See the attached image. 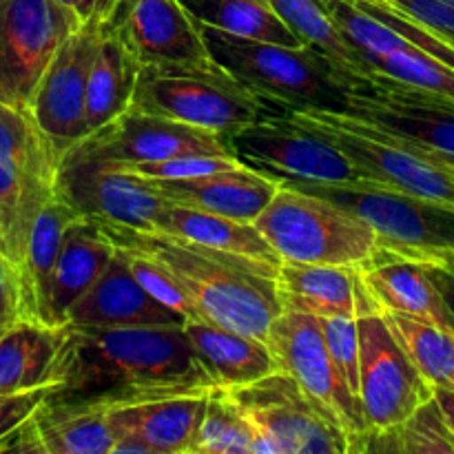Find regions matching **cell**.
<instances>
[{
  "instance_id": "obj_1",
  "label": "cell",
  "mask_w": 454,
  "mask_h": 454,
  "mask_svg": "<svg viewBox=\"0 0 454 454\" xmlns=\"http://www.w3.org/2000/svg\"><path fill=\"white\" fill-rule=\"evenodd\" d=\"M211 388L184 326H69L56 393L114 408Z\"/></svg>"
},
{
  "instance_id": "obj_2",
  "label": "cell",
  "mask_w": 454,
  "mask_h": 454,
  "mask_svg": "<svg viewBox=\"0 0 454 454\" xmlns=\"http://www.w3.org/2000/svg\"><path fill=\"white\" fill-rule=\"evenodd\" d=\"M105 229L115 244L140 248L167 264L193 301L198 319L266 340L273 319L284 310L278 291L279 266L158 231Z\"/></svg>"
},
{
  "instance_id": "obj_3",
  "label": "cell",
  "mask_w": 454,
  "mask_h": 454,
  "mask_svg": "<svg viewBox=\"0 0 454 454\" xmlns=\"http://www.w3.org/2000/svg\"><path fill=\"white\" fill-rule=\"evenodd\" d=\"M200 27L213 60L266 102L286 111H346L350 78L315 49L239 38L202 22Z\"/></svg>"
},
{
  "instance_id": "obj_4",
  "label": "cell",
  "mask_w": 454,
  "mask_h": 454,
  "mask_svg": "<svg viewBox=\"0 0 454 454\" xmlns=\"http://www.w3.org/2000/svg\"><path fill=\"white\" fill-rule=\"evenodd\" d=\"M255 226L282 262L362 269L377 255V235L340 204L282 182Z\"/></svg>"
},
{
  "instance_id": "obj_5",
  "label": "cell",
  "mask_w": 454,
  "mask_h": 454,
  "mask_svg": "<svg viewBox=\"0 0 454 454\" xmlns=\"http://www.w3.org/2000/svg\"><path fill=\"white\" fill-rule=\"evenodd\" d=\"M131 106L224 136L270 115L264 98L213 58L140 67Z\"/></svg>"
},
{
  "instance_id": "obj_6",
  "label": "cell",
  "mask_w": 454,
  "mask_h": 454,
  "mask_svg": "<svg viewBox=\"0 0 454 454\" xmlns=\"http://www.w3.org/2000/svg\"><path fill=\"white\" fill-rule=\"evenodd\" d=\"M284 118L326 137L368 177L399 193L454 208V167L344 111L288 109Z\"/></svg>"
},
{
  "instance_id": "obj_7",
  "label": "cell",
  "mask_w": 454,
  "mask_h": 454,
  "mask_svg": "<svg viewBox=\"0 0 454 454\" xmlns=\"http://www.w3.org/2000/svg\"><path fill=\"white\" fill-rule=\"evenodd\" d=\"M60 155L31 111L0 102V251L18 270L34 222L56 198Z\"/></svg>"
},
{
  "instance_id": "obj_8",
  "label": "cell",
  "mask_w": 454,
  "mask_h": 454,
  "mask_svg": "<svg viewBox=\"0 0 454 454\" xmlns=\"http://www.w3.org/2000/svg\"><path fill=\"white\" fill-rule=\"evenodd\" d=\"M362 217L377 235V253L454 269V208L390 189L288 182Z\"/></svg>"
},
{
  "instance_id": "obj_9",
  "label": "cell",
  "mask_w": 454,
  "mask_h": 454,
  "mask_svg": "<svg viewBox=\"0 0 454 454\" xmlns=\"http://www.w3.org/2000/svg\"><path fill=\"white\" fill-rule=\"evenodd\" d=\"M359 402L368 433L393 428L434 397V388L417 371L395 340L384 313L372 301L359 275Z\"/></svg>"
},
{
  "instance_id": "obj_10",
  "label": "cell",
  "mask_w": 454,
  "mask_h": 454,
  "mask_svg": "<svg viewBox=\"0 0 454 454\" xmlns=\"http://www.w3.org/2000/svg\"><path fill=\"white\" fill-rule=\"evenodd\" d=\"M235 158L279 182L341 184L357 189H386L368 177L333 142L293 120H257L229 133Z\"/></svg>"
},
{
  "instance_id": "obj_11",
  "label": "cell",
  "mask_w": 454,
  "mask_h": 454,
  "mask_svg": "<svg viewBox=\"0 0 454 454\" xmlns=\"http://www.w3.org/2000/svg\"><path fill=\"white\" fill-rule=\"evenodd\" d=\"M266 341L279 371L291 375L328 421L341 430L348 439L350 452H362L368 434L362 402L333 364L319 317L300 310H282L270 324Z\"/></svg>"
},
{
  "instance_id": "obj_12",
  "label": "cell",
  "mask_w": 454,
  "mask_h": 454,
  "mask_svg": "<svg viewBox=\"0 0 454 454\" xmlns=\"http://www.w3.org/2000/svg\"><path fill=\"white\" fill-rule=\"evenodd\" d=\"M226 393L255 428L262 454H350L348 439L286 372Z\"/></svg>"
},
{
  "instance_id": "obj_13",
  "label": "cell",
  "mask_w": 454,
  "mask_h": 454,
  "mask_svg": "<svg viewBox=\"0 0 454 454\" xmlns=\"http://www.w3.org/2000/svg\"><path fill=\"white\" fill-rule=\"evenodd\" d=\"M80 27L60 0H0V102L31 111L44 71Z\"/></svg>"
},
{
  "instance_id": "obj_14",
  "label": "cell",
  "mask_w": 454,
  "mask_h": 454,
  "mask_svg": "<svg viewBox=\"0 0 454 454\" xmlns=\"http://www.w3.org/2000/svg\"><path fill=\"white\" fill-rule=\"evenodd\" d=\"M56 193L80 217L136 231H153L155 215L167 204L145 177L122 171L82 140L62 151Z\"/></svg>"
},
{
  "instance_id": "obj_15",
  "label": "cell",
  "mask_w": 454,
  "mask_h": 454,
  "mask_svg": "<svg viewBox=\"0 0 454 454\" xmlns=\"http://www.w3.org/2000/svg\"><path fill=\"white\" fill-rule=\"evenodd\" d=\"M344 114L454 167V100L372 75L348 91Z\"/></svg>"
},
{
  "instance_id": "obj_16",
  "label": "cell",
  "mask_w": 454,
  "mask_h": 454,
  "mask_svg": "<svg viewBox=\"0 0 454 454\" xmlns=\"http://www.w3.org/2000/svg\"><path fill=\"white\" fill-rule=\"evenodd\" d=\"M105 22H87L69 35L44 71L31 115L60 151L89 136L87 91Z\"/></svg>"
},
{
  "instance_id": "obj_17",
  "label": "cell",
  "mask_w": 454,
  "mask_h": 454,
  "mask_svg": "<svg viewBox=\"0 0 454 454\" xmlns=\"http://www.w3.org/2000/svg\"><path fill=\"white\" fill-rule=\"evenodd\" d=\"M105 29L140 67L213 58L202 27L184 0H120Z\"/></svg>"
},
{
  "instance_id": "obj_18",
  "label": "cell",
  "mask_w": 454,
  "mask_h": 454,
  "mask_svg": "<svg viewBox=\"0 0 454 454\" xmlns=\"http://www.w3.org/2000/svg\"><path fill=\"white\" fill-rule=\"evenodd\" d=\"M82 142L100 158L120 164L155 162L177 155H233L224 133L133 106Z\"/></svg>"
},
{
  "instance_id": "obj_19",
  "label": "cell",
  "mask_w": 454,
  "mask_h": 454,
  "mask_svg": "<svg viewBox=\"0 0 454 454\" xmlns=\"http://www.w3.org/2000/svg\"><path fill=\"white\" fill-rule=\"evenodd\" d=\"M211 390L114 406V454H193Z\"/></svg>"
},
{
  "instance_id": "obj_20",
  "label": "cell",
  "mask_w": 454,
  "mask_h": 454,
  "mask_svg": "<svg viewBox=\"0 0 454 454\" xmlns=\"http://www.w3.org/2000/svg\"><path fill=\"white\" fill-rule=\"evenodd\" d=\"M184 315L164 306L137 282L127 255L118 247L100 279L69 310L65 326L115 331V328L184 326Z\"/></svg>"
},
{
  "instance_id": "obj_21",
  "label": "cell",
  "mask_w": 454,
  "mask_h": 454,
  "mask_svg": "<svg viewBox=\"0 0 454 454\" xmlns=\"http://www.w3.org/2000/svg\"><path fill=\"white\" fill-rule=\"evenodd\" d=\"M146 182L167 202L244 222H255L282 186L279 180L244 162L207 176Z\"/></svg>"
},
{
  "instance_id": "obj_22",
  "label": "cell",
  "mask_w": 454,
  "mask_h": 454,
  "mask_svg": "<svg viewBox=\"0 0 454 454\" xmlns=\"http://www.w3.org/2000/svg\"><path fill=\"white\" fill-rule=\"evenodd\" d=\"M357 270L372 301L384 313L406 315L454 333V315L430 273V266L377 253Z\"/></svg>"
},
{
  "instance_id": "obj_23",
  "label": "cell",
  "mask_w": 454,
  "mask_h": 454,
  "mask_svg": "<svg viewBox=\"0 0 454 454\" xmlns=\"http://www.w3.org/2000/svg\"><path fill=\"white\" fill-rule=\"evenodd\" d=\"M184 331L213 386L233 390L279 371L269 341L204 319H186Z\"/></svg>"
},
{
  "instance_id": "obj_24",
  "label": "cell",
  "mask_w": 454,
  "mask_h": 454,
  "mask_svg": "<svg viewBox=\"0 0 454 454\" xmlns=\"http://www.w3.org/2000/svg\"><path fill=\"white\" fill-rule=\"evenodd\" d=\"M115 251L114 238L100 222L78 217L67 229L49 301V322L53 326H65L69 310L100 279Z\"/></svg>"
},
{
  "instance_id": "obj_25",
  "label": "cell",
  "mask_w": 454,
  "mask_h": 454,
  "mask_svg": "<svg viewBox=\"0 0 454 454\" xmlns=\"http://www.w3.org/2000/svg\"><path fill=\"white\" fill-rule=\"evenodd\" d=\"M111 406L51 393L31 415L43 454H114Z\"/></svg>"
},
{
  "instance_id": "obj_26",
  "label": "cell",
  "mask_w": 454,
  "mask_h": 454,
  "mask_svg": "<svg viewBox=\"0 0 454 454\" xmlns=\"http://www.w3.org/2000/svg\"><path fill=\"white\" fill-rule=\"evenodd\" d=\"M69 326L22 319L0 340V395L56 386Z\"/></svg>"
},
{
  "instance_id": "obj_27",
  "label": "cell",
  "mask_w": 454,
  "mask_h": 454,
  "mask_svg": "<svg viewBox=\"0 0 454 454\" xmlns=\"http://www.w3.org/2000/svg\"><path fill=\"white\" fill-rule=\"evenodd\" d=\"M278 291L284 310H300L319 319L357 317V269L282 262Z\"/></svg>"
},
{
  "instance_id": "obj_28",
  "label": "cell",
  "mask_w": 454,
  "mask_h": 454,
  "mask_svg": "<svg viewBox=\"0 0 454 454\" xmlns=\"http://www.w3.org/2000/svg\"><path fill=\"white\" fill-rule=\"evenodd\" d=\"M153 231L217 248V251L266 262V264H282L279 255L270 247L269 239L260 233L255 222L235 220V217L215 215V213H204L198 208L167 202L155 215Z\"/></svg>"
},
{
  "instance_id": "obj_29",
  "label": "cell",
  "mask_w": 454,
  "mask_h": 454,
  "mask_svg": "<svg viewBox=\"0 0 454 454\" xmlns=\"http://www.w3.org/2000/svg\"><path fill=\"white\" fill-rule=\"evenodd\" d=\"M78 213L56 193V198L43 208L31 229L25 260L20 266L22 293H25L27 317L49 322V301H51V284L56 273L58 255L67 229L78 220Z\"/></svg>"
},
{
  "instance_id": "obj_30",
  "label": "cell",
  "mask_w": 454,
  "mask_h": 454,
  "mask_svg": "<svg viewBox=\"0 0 454 454\" xmlns=\"http://www.w3.org/2000/svg\"><path fill=\"white\" fill-rule=\"evenodd\" d=\"M137 74H140V65L136 62V58L124 49V44L111 31L102 29L96 60H93L91 75H89V136L105 129L106 124L131 109Z\"/></svg>"
},
{
  "instance_id": "obj_31",
  "label": "cell",
  "mask_w": 454,
  "mask_h": 454,
  "mask_svg": "<svg viewBox=\"0 0 454 454\" xmlns=\"http://www.w3.org/2000/svg\"><path fill=\"white\" fill-rule=\"evenodd\" d=\"M269 3L306 47L322 53L341 74L348 75L350 89L357 87L362 80L372 78V71L346 43L324 0H269Z\"/></svg>"
},
{
  "instance_id": "obj_32",
  "label": "cell",
  "mask_w": 454,
  "mask_h": 454,
  "mask_svg": "<svg viewBox=\"0 0 454 454\" xmlns=\"http://www.w3.org/2000/svg\"><path fill=\"white\" fill-rule=\"evenodd\" d=\"M202 25H211L239 38L306 47L282 20L269 0H184Z\"/></svg>"
},
{
  "instance_id": "obj_33",
  "label": "cell",
  "mask_w": 454,
  "mask_h": 454,
  "mask_svg": "<svg viewBox=\"0 0 454 454\" xmlns=\"http://www.w3.org/2000/svg\"><path fill=\"white\" fill-rule=\"evenodd\" d=\"M384 313V310H381ZM388 328L433 388H452L454 333L421 319L384 313Z\"/></svg>"
},
{
  "instance_id": "obj_34",
  "label": "cell",
  "mask_w": 454,
  "mask_h": 454,
  "mask_svg": "<svg viewBox=\"0 0 454 454\" xmlns=\"http://www.w3.org/2000/svg\"><path fill=\"white\" fill-rule=\"evenodd\" d=\"M362 452L454 454V437L439 411L437 399L433 397L402 424L368 433L362 443Z\"/></svg>"
},
{
  "instance_id": "obj_35",
  "label": "cell",
  "mask_w": 454,
  "mask_h": 454,
  "mask_svg": "<svg viewBox=\"0 0 454 454\" xmlns=\"http://www.w3.org/2000/svg\"><path fill=\"white\" fill-rule=\"evenodd\" d=\"M193 454H262L255 428L226 390L208 393Z\"/></svg>"
},
{
  "instance_id": "obj_36",
  "label": "cell",
  "mask_w": 454,
  "mask_h": 454,
  "mask_svg": "<svg viewBox=\"0 0 454 454\" xmlns=\"http://www.w3.org/2000/svg\"><path fill=\"white\" fill-rule=\"evenodd\" d=\"M372 75H381L417 91L454 100V67L417 44L377 58L372 62Z\"/></svg>"
},
{
  "instance_id": "obj_37",
  "label": "cell",
  "mask_w": 454,
  "mask_h": 454,
  "mask_svg": "<svg viewBox=\"0 0 454 454\" xmlns=\"http://www.w3.org/2000/svg\"><path fill=\"white\" fill-rule=\"evenodd\" d=\"M118 247L122 248L124 255H127L129 266H131L137 282H140L155 300L162 301L168 309L182 313L186 319H198L193 301L189 300V295L184 293L182 284L177 282L176 275L168 270L167 264H162L158 257L149 255V253L140 251V248L124 247V244H118Z\"/></svg>"
},
{
  "instance_id": "obj_38",
  "label": "cell",
  "mask_w": 454,
  "mask_h": 454,
  "mask_svg": "<svg viewBox=\"0 0 454 454\" xmlns=\"http://www.w3.org/2000/svg\"><path fill=\"white\" fill-rule=\"evenodd\" d=\"M114 164L131 176L145 177V180H184V177L207 176V173L222 171V168L238 167L239 160L235 155H177V158L155 160V162Z\"/></svg>"
},
{
  "instance_id": "obj_39",
  "label": "cell",
  "mask_w": 454,
  "mask_h": 454,
  "mask_svg": "<svg viewBox=\"0 0 454 454\" xmlns=\"http://www.w3.org/2000/svg\"><path fill=\"white\" fill-rule=\"evenodd\" d=\"M328 353L340 375L359 399V326L357 317H322Z\"/></svg>"
},
{
  "instance_id": "obj_40",
  "label": "cell",
  "mask_w": 454,
  "mask_h": 454,
  "mask_svg": "<svg viewBox=\"0 0 454 454\" xmlns=\"http://www.w3.org/2000/svg\"><path fill=\"white\" fill-rule=\"evenodd\" d=\"M454 49V0H384Z\"/></svg>"
},
{
  "instance_id": "obj_41",
  "label": "cell",
  "mask_w": 454,
  "mask_h": 454,
  "mask_svg": "<svg viewBox=\"0 0 454 454\" xmlns=\"http://www.w3.org/2000/svg\"><path fill=\"white\" fill-rule=\"evenodd\" d=\"M27 317L25 293L18 266L0 251V340Z\"/></svg>"
},
{
  "instance_id": "obj_42",
  "label": "cell",
  "mask_w": 454,
  "mask_h": 454,
  "mask_svg": "<svg viewBox=\"0 0 454 454\" xmlns=\"http://www.w3.org/2000/svg\"><path fill=\"white\" fill-rule=\"evenodd\" d=\"M56 390V386H43V388L25 390V393L0 395V442L18 426L25 424L38 411L40 403Z\"/></svg>"
},
{
  "instance_id": "obj_43",
  "label": "cell",
  "mask_w": 454,
  "mask_h": 454,
  "mask_svg": "<svg viewBox=\"0 0 454 454\" xmlns=\"http://www.w3.org/2000/svg\"><path fill=\"white\" fill-rule=\"evenodd\" d=\"M60 3L71 9L82 25H87V22H106L120 0H60Z\"/></svg>"
},
{
  "instance_id": "obj_44",
  "label": "cell",
  "mask_w": 454,
  "mask_h": 454,
  "mask_svg": "<svg viewBox=\"0 0 454 454\" xmlns=\"http://www.w3.org/2000/svg\"><path fill=\"white\" fill-rule=\"evenodd\" d=\"M430 273H433L434 282L442 288L443 297H446L448 306H450L454 315V269H448V266H430Z\"/></svg>"
},
{
  "instance_id": "obj_45",
  "label": "cell",
  "mask_w": 454,
  "mask_h": 454,
  "mask_svg": "<svg viewBox=\"0 0 454 454\" xmlns=\"http://www.w3.org/2000/svg\"><path fill=\"white\" fill-rule=\"evenodd\" d=\"M434 399H437L439 411L454 437V388H434Z\"/></svg>"
},
{
  "instance_id": "obj_46",
  "label": "cell",
  "mask_w": 454,
  "mask_h": 454,
  "mask_svg": "<svg viewBox=\"0 0 454 454\" xmlns=\"http://www.w3.org/2000/svg\"><path fill=\"white\" fill-rule=\"evenodd\" d=\"M452 388H454V380H452Z\"/></svg>"
}]
</instances>
